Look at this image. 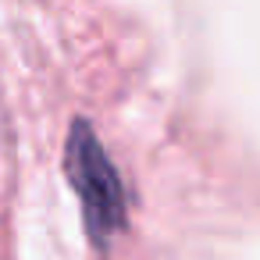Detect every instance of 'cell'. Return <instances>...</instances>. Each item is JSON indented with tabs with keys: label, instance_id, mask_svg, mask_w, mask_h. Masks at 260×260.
<instances>
[{
	"label": "cell",
	"instance_id": "cell-1",
	"mask_svg": "<svg viewBox=\"0 0 260 260\" xmlns=\"http://www.w3.org/2000/svg\"><path fill=\"white\" fill-rule=\"evenodd\" d=\"M68 175H72V185L82 196L86 224H89L93 239L107 242L125 224V189H121L118 171L111 168L107 153L100 150V143L89 136L86 125H75V132H72Z\"/></svg>",
	"mask_w": 260,
	"mask_h": 260
}]
</instances>
